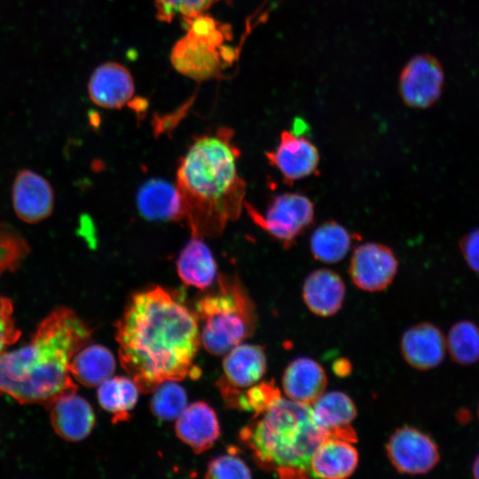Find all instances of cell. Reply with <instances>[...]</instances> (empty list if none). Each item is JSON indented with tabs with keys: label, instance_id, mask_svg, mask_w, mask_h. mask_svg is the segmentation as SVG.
I'll return each mask as SVG.
<instances>
[{
	"label": "cell",
	"instance_id": "obj_1",
	"mask_svg": "<svg viewBox=\"0 0 479 479\" xmlns=\"http://www.w3.org/2000/svg\"><path fill=\"white\" fill-rule=\"evenodd\" d=\"M122 367L140 392L167 381L198 376V318L169 291L154 287L133 294L115 324Z\"/></svg>",
	"mask_w": 479,
	"mask_h": 479
},
{
	"label": "cell",
	"instance_id": "obj_2",
	"mask_svg": "<svg viewBox=\"0 0 479 479\" xmlns=\"http://www.w3.org/2000/svg\"><path fill=\"white\" fill-rule=\"evenodd\" d=\"M233 132L222 128L194 140L177 174L184 218L193 237H217L240 213L246 183L239 175Z\"/></svg>",
	"mask_w": 479,
	"mask_h": 479
},
{
	"label": "cell",
	"instance_id": "obj_3",
	"mask_svg": "<svg viewBox=\"0 0 479 479\" xmlns=\"http://www.w3.org/2000/svg\"><path fill=\"white\" fill-rule=\"evenodd\" d=\"M90 337L91 329L71 310H53L29 343L0 355V394L21 404H51L75 392L69 365Z\"/></svg>",
	"mask_w": 479,
	"mask_h": 479
},
{
	"label": "cell",
	"instance_id": "obj_4",
	"mask_svg": "<svg viewBox=\"0 0 479 479\" xmlns=\"http://www.w3.org/2000/svg\"><path fill=\"white\" fill-rule=\"evenodd\" d=\"M239 436L262 469L283 478L311 476V457L331 437L315 423L310 404L282 397L254 416Z\"/></svg>",
	"mask_w": 479,
	"mask_h": 479
},
{
	"label": "cell",
	"instance_id": "obj_5",
	"mask_svg": "<svg viewBox=\"0 0 479 479\" xmlns=\"http://www.w3.org/2000/svg\"><path fill=\"white\" fill-rule=\"evenodd\" d=\"M217 280V288L198 300L194 313L202 323L200 343L208 353L220 356L253 334L256 314L237 277L220 275Z\"/></svg>",
	"mask_w": 479,
	"mask_h": 479
},
{
	"label": "cell",
	"instance_id": "obj_6",
	"mask_svg": "<svg viewBox=\"0 0 479 479\" xmlns=\"http://www.w3.org/2000/svg\"><path fill=\"white\" fill-rule=\"evenodd\" d=\"M187 33L173 46L170 60L180 74L205 81L220 77L222 69L234 59V50L224 43L230 40V26L200 14L185 21Z\"/></svg>",
	"mask_w": 479,
	"mask_h": 479
},
{
	"label": "cell",
	"instance_id": "obj_7",
	"mask_svg": "<svg viewBox=\"0 0 479 479\" xmlns=\"http://www.w3.org/2000/svg\"><path fill=\"white\" fill-rule=\"evenodd\" d=\"M254 222L271 237L290 247L314 220L313 202L298 192H284L273 198L264 215L245 203Z\"/></svg>",
	"mask_w": 479,
	"mask_h": 479
},
{
	"label": "cell",
	"instance_id": "obj_8",
	"mask_svg": "<svg viewBox=\"0 0 479 479\" xmlns=\"http://www.w3.org/2000/svg\"><path fill=\"white\" fill-rule=\"evenodd\" d=\"M387 456L397 471L407 475H423L440 461L436 442L426 432L412 427L397 428L386 444Z\"/></svg>",
	"mask_w": 479,
	"mask_h": 479
},
{
	"label": "cell",
	"instance_id": "obj_9",
	"mask_svg": "<svg viewBox=\"0 0 479 479\" xmlns=\"http://www.w3.org/2000/svg\"><path fill=\"white\" fill-rule=\"evenodd\" d=\"M444 83V74L438 59L430 54H419L402 69L398 92L406 106L424 109L438 100Z\"/></svg>",
	"mask_w": 479,
	"mask_h": 479
},
{
	"label": "cell",
	"instance_id": "obj_10",
	"mask_svg": "<svg viewBox=\"0 0 479 479\" xmlns=\"http://www.w3.org/2000/svg\"><path fill=\"white\" fill-rule=\"evenodd\" d=\"M397 270L398 261L390 247L376 242H366L355 248L349 274L358 288L378 292L392 283Z\"/></svg>",
	"mask_w": 479,
	"mask_h": 479
},
{
	"label": "cell",
	"instance_id": "obj_11",
	"mask_svg": "<svg viewBox=\"0 0 479 479\" xmlns=\"http://www.w3.org/2000/svg\"><path fill=\"white\" fill-rule=\"evenodd\" d=\"M269 163L275 167L289 185L312 175L319 163V153L308 138L283 130L273 151L266 153Z\"/></svg>",
	"mask_w": 479,
	"mask_h": 479
},
{
	"label": "cell",
	"instance_id": "obj_12",
	"mask_svg": "<svg viewBox=\"0 0 479 479\" xmlns=\"http://www.w3.org/2000/svg\"><path fill=\"white\" fill-rule=\"evenodd\" d=\"M12 198L16 215L28 224L44 220L53 210L51 185L43 177L29 169H23L16 176Z\"/></svg>",
	"mask_w": 479,
	"mask_h": 479
},
{
	"label": "cell",
	"instance_id": "obj_13",
	"mask_svg": "<svg viewBox=\"0 0 479 479\" xmlns=\"http://www.w3.org/2000/svg\"><path fill=\"white\" fill-rule=\"evenodd\" d=\"M264 349L254 344H238L223 361L224 373L217 381L220 394L246 389L261 381L266 372Z\"/></svg>",
	"mask_w": 479,
	"mask_h": 479
},
{
	"label": "cell",
	"instance_id": "obj_14",
	"mask_svg": "<svg viewBox=\"0 0 479 479\" xmlns=\"http://www.w3.org/2000/svg\"><path fill=\"white\" fill-rule=\"evenodd\" d=\"M400 349L408 365L417 370L428 371L439 366L444 360L446 338L438 326L422 322L404 332Z\"/></svg>",
	"mask_w": 479,
	"mask_h": 479
},
{
	"label": "cell",
	"instance_id": "obj_15",
	"mask_svg": "<svg viewBox=\"0 0 479 479\" xmlns=\"http://www.w3.org/2000/svg\"><path fill=\"white\" fill-rule=\"evenodd\" d=\"M88 93L95 105L106 109H119L128 105L134 97V80L122 64L106 62L92 72L88 82Z\"/></svg>",
	"mask_w": 479,
	"mask_h": 479
},
{
	"label": "cell",
	"instance_id": "obj_16",
	"mask_svg": "<svg viewBox=\"0 0 479 479\" xmlns=\"http://www.w3.org/2000/svg\"><path fill=\"white\" fill-rule=\"evenodd\" d=\"M310 411L315 423L331 437L350 443L357 439L351 422L357 416L353 400L342 391L323 393L313 404Z\"/></svg>",
	"mask_w": 479,
	"mask_h": 479
},
{
	"label": "cell",
	"instance_id": "obj_17",
	"mask_svg": "<svg viewBox=\"0 0 479 479\" xmlns=\"http://www.w3.org/2000/svg\"><path fill=\"white\" fill-rule=\"evenodd\" d=\"M175 431L177 437L195 453L210 449L220 436L219 421L214 409L205 402H194L177 417Z\"/></svg>",
	"mask_w": 479,
	"mask_h": 479
},
{
	"label": "cell",
	"instance_id": "obj_18",
	"mask_svg": "<svg viewBox=\"0 0 479 479\" xmlns=\"http://www.w3.org/2000/svg\"><path fill=\"white\" fill-rule=\"evenodd\" d=\"M51 421L56 433L70 442L87 437L95 424L90 404L75 392L64 394L51 404Z\"/></svg>",
	"mask_w": 479,
	"mask_h": 479
},
{
	"label": "cell",
	"instance_id": "obj_19",
	"mask_svg": "<svg viewBox=\"0 0 479 479\" xmlns=\"http://www.w3.org/2000/svg\"><path fill=\"white\" fill-rule=\"evenodd\" d=\"M326 385L324 368L310 357L292 360L282 376V388L287 398L310 405L325 392Z\"/></svg>",
	"mask_w": 479,
	"mask_h": 479
},
{
	"label": "cell",
	"instance_id": "obj_20",
	"mask_svg": "<svg viewBox=\"0 0 479 479\" xmlns=\"http://www.w3.org/2000/svg\"><path fill=\"white\" fill-rule=\"evenodd\" d=\"M302 298L307 308L319 317H330L342 308L346 288L342 279L329 269L310 272L302 285Z\"/></svg>",
	"mask_w": 479,
	"mask_h": 479
},
{
	"label": "cell",
	"instance_id": "obj_21",
	"mask_svg": "<svg viewBox=\"0 0 479 479\" xmlns=\"http://www.w3.org/2000/svg\"><path fill=\"white\" fill-rule=\"evenodd\" d=\"M351 444L336 437L325 439L311 457V476L326 479L350 476L358 465V452Z\"/></svg>",
	"mask_w": 479,
	"mask_h": 479
},
{
	"label": "cell",
	"instance_id": "obj_22",
	"mask_svg": "<svg viewBox=\"0 0 479 479\" xmlns=\"http://www.w3.org/2000/svg\"><path fill=\"white\" fill-rule=\"evenodd\" d=\"M137 202L141 214L152 220L184 218L177 188L161 180L146 182L138 191Z\"/></svg>",
	"mask_w": 479,
	"mask_h": 479
},
{
	"label": "cell",
	"instance_id": "obj_23",
	"mask_svg": "<svg viewBox=\"0 0 479 479\" xmlns=\"http://www.w3.org/2000/svg\"><path fill=\"white\" fill-rule=\"evenodd\" d=\"M177 273L187 286L200 290L209 287L216 277V265L206 244L193 237L178 255Z\"/></svg>",
	"mask_w": 479,
	"mask_h": 479
},
{
	"label": "cell",
	"instance_id": "obj_24",
	"mask_svg": "<svg viewBox=\"0 0 479 479\" xmlns=\"http://www.w3.org/2000/svg\"><path fill=\"white\" fill-rule=\"evenodd\" d=\"M115 370V358L106 347L93 344L82 348L72 357L69 372L80 383L95 387L111 377Z\"/></svg>",
	"mask_w": 479,
	"mask_h": 479
},
{
	"label": "cell",
	"instance_id": "obj_25",
	"mask_svg": "<svg viewBox=\"0 0 479 479\" xmlns=\"http://www.w3.org/2000/svg\"><path fill=\"white\" fill-rule=\"evenodd\" d=\"M139 389L131 378L109 377L98 388L100 406L113 414V423L128 420L130 412L135 407Z\"/></svg>",
	"mask_w": 479,
	"mask_h": 479
},
{
	"label": "cell",
	"instance_id": "obj_26",
	"mask_svg": "<svg viewBox=\"0 0 479 479\" xmlns=\"http://www.w3.org/2000/svg\"><path fill=\"white\" fill-rule=\"evenodd\" d=\"M352 235L335 221L325 222L313 232L310 246L318 261L334 263L342 261L352 244Z\"/></svg>",
	"mask_w": 479,
	"mask_h": 479
},
{
	"label": "cell",
	"instance_id": "obj_27",
	"mask_svg": "<svg viewBox=\"0 0 479 479\" xmlns=\"http://www.w3.org/2000/svg\"><path fill=\"white\" fill-rule=\"evenodd\" d=\"M447 351L456 364L472 365L479 362V326L473 321L462 319L449 329Z\"/></svg>",
	"mask_w": 479,
	"mask_h": 479
},
{
	"label": "cell",
	"instance_id": "obj_28",
	"mask_svg": "<svg viewBox=\"0 0 479 479\" xmlns=\"http://www.w3.org/2000/svg\"><path fill=\"white\" fill-rule=\"evenodd\" d=\"M221 397L228 407L252 412L257 416L280 398L281 394L274 381H259L243 390L229 391Z\"/></svg>",
	"mask_w": 479,
	"mask_h": 479
},
{
	"label": "cell",
	"instance_id": "obj_29",
	"mask_svg": "<svg viewBox=\"0 0 479 479\" xmlns=\"http://www.w3.org/2000/svg\"><path fill=\"white\" fill-rule=\"evenodd\" d=\"M153 391L150 408L153 415L160 420L177 419L186 406V393L175 381H164Z\"/></svg>",
	"mask_w": 479,
	"mask_h": 479
},
{
	"label": "cell",
	"instance_id": "obj_30",
	"mask_svg": "<svg viewBox=\"0 0 479 479\" xmlns=\"http://www.w3.org/2000/svg\"><path fill=\"white\" fill-rule=\"evenodd\" d=\"M28 252L24 238L11 225L0 223V277L19 267Z\"/></svg>",
	"mask_w": 479,
	"mask_h": 479
},
{
	"label": "cell",
	"instance_id": "obj_31",
	"mask_svg": "<svg viewBox=\"0 0 479 479\" xmlns=\"http://www.w3.org/2000/svg\"><path fill=\"white\" fill-rule=\"evenodd\" d=\"M219 1H224L227 4L232 2V0H154L156 17L165 22H170L177 15L181 16L185 21L189 20L205 13Z\"/></svg>",
	"mask_w": 479,
	"mask_h": 479
},
{
	"label": "cell",
	"instance_id": "obj_32",
	"mask_svg": "<svg viewBox=\"0 0 479 479\" xmlns=\"http://www.w3.org/2000/svg\"><path fill=\"white\" fill-rule=\"evenodd\" d=\"M251 470L246 462L235 454L229 452L211 459L208 464L205 474L206 478H250Z\"/></svg>",
	"mask_w": 479,
	"mask_h": 479
},
{
	"label": "cell",
	"instance_id": "obj_33",
	"mask_svg": "<svg viewBox=\"0 0 479 479\" xmlns=\"http://www.w3.org/2000/svg\"><path fill=\"white\" fill-rule=\"evenodd\" d=\"M12 309V302L6 297L0 296V355L20 335L13 321Z\"/></svg>",
	"mask_w": 479,
	"mask_h": 479
},
{
	"label": "cell",
	"instance_id": "obj_34",
	"mask_svg": "<svg viewBox=\"0 0 479 479\" xmlns=\"http://www.w3.org/2000/svg\"><path fill=\"white\" fill-rule=\"evenodd\" d=\"M459 246L469 268L479 273V228L468 232L461 239Z\"/></svg>",
	"mask_w": 479,
	"mask_h": 479
},
{
	"label": "cell",
	"instance_id": "obj_35",
	"mask_svg": "<svg viewBox=\"0 0 479 479\" xmlns=\"http://www.w3.org/2000/svg\"><path fill=\"white\" fill-rule=\"evenodd\" d=\"M473 414L467 408H459L455 413V419L457 422L461 425L467 424L471 421Z\"/></svg>",
	"mask_w": 479,
	"mask_h": 479
},
{
	"label": "cell",
	"instance_id": "obj_36",
	"mask_svg": "<svg viewBox=\"0 0 479 479\" xmlns=\"http://www.w3.org/2000/svg\"><path fill=\"white\" fill-rule=\"evenodd\" d=\"M334 372L339 376H345L350 372V364L346 359H340L337 362H335L334 365Z\"/></svg>",
	"mask_w": 479,
	"mask_h": 479
},
{
	"label": "cell",
	"instance_id": "obj_37",
	"mask_svg": "<svg viewBox=\"0 0 479 479\" xmlns=\"http://www.w3.org/2000/svg\"><path fill=\"white\" fill-rule=\"evenodd\" d=\"M471 474L474 478L479 479V452L475 455L472 462Z\"/></svg>",
	"mask_w": 479,
	"mask_h": 479
},
{
	"label": "cell",
	"instance_id": "obj_38",
	"mask_svg": "<svg viewBox=\"0 0 479 479\" xmlns=\"http://www.w3.org/2000/svg\"><path fill=\"white\" fill-rule=\"evenodd\" d=\"M477 416H478V419H479V404H478V408H477Z\"/></svg>",
	"mask_w": 479,
	"mask_h": 479
}]
</instances>
